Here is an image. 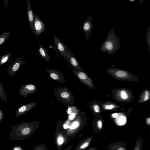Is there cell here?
I'll list each match as a JSON object with an SVG mask.
<instances>
[{"mask_svg": "<svg viewBox=\"0 0 150 150\" xmlns=\"http://www.w3.org/2000/svg\"><path fill=\"white\" fill-rule=\"evenodd\" d=\"M102 108L104 110H112L119 108L120 106L111 102L107 101L103 103Z\"/></svg>", "mask_w": 150, "mask_h": 150, "instance_id": "7402d4cb", "label": "cell"}, {"mask_svg": "<svg viewBox=\"0 0 150 150\" xmlns=\"http://www.w3.org/2000/svg\"><path fill=\"white\" fill-rule=\"evenodd\" d=\"M26 62L23 60L21 57L16 59L11 63L8 67L7 71L9 75L13 77L15 73L20 68L21 66Z\"/></svg>", "mask_w": 150, "mask_h": 150, "instance_id": "ba28073f", "label": "cell"}, {"mask_svg": "<svg viewBox=\"0 0 150 150\" xmlns=\"http://www.w3.org/2000/svg\"><path fill=\"white\" fill-rule=\"evenodd\" d=\"M67 56L68 58L67 62L71 67L83 70L80 65L79 63L76 58L74 55L69 49V47L65 45Z\"/></svg>", "mask_w": 150, "mask_h": 150, "instance_id": "5bb4252c", "label": "cell"}, {"mask_svg": "<svg viewBox=\"0 0 150 150\" xmlns=\"http://www.w3.org/2000/svg\"><path fill=\"white\" fill-rule=\"evenodd\" d=\"M10 34L9 31L4 32L0 35V47L3 45L9 38Z\"/></svg>", "mask_w": 150, "mask_h": 150, "instance_id": "603a6c76", "label": "cell"}, {"mask_svg": "<svg viewBox=\"0 0 150 150\" xmlns=\"http://www.w3.org/2000/svg\"><path fill=\"white\" fill-rule=\"evenodd\" d=\"M122 142L114 143L109 145V150H127L125 143H122Z\"/></svg>", "mask_w": 150, "mask_h": 150, "instance_id": "44dd1931", "label": "cell"}, {"mask_svg": "<svg viewBox=\"0 0 150 150\" xmlns=\"http://www.w3.org/2000/svg\"><path fill=\"white\" fill-rule=\"evenodd\" d=\"M12 54V53L10 52L3 56L0 59V66L6 63L11 58Z\"/></svg>", "mask_w": 150, "mask_h": 150, "instance_id": "484cf974", "label": "cell"}, {"mask_svg": "<svg viewBox=\"0 0 150 150\" xmlns=\"http://www.w3.org/2000/svg\"><path fill=\"white\" fill-rule=\"evenodd\" d=\"M50 77L53 80L62 83H64L66 81L65 76L62 74L55 69H45Z\"/></svg>", "mask_w": 150, "mask_h": 150, "instance_id": "7c38bea8", "label": "cell"}, {"mask_svg": "<svg viewBox=\"0 0 150 150\" xmlns=\"http://www.w3.org/2000/svg\"><path fill=\"white\" fill-rule=\"evenodd\" d=\"M33 13L34 16V31L35 35L38 39V37L42 33H45V25L33 11Z\"/></svg>", "mask_w": 150, "mask_h": 150, "instance_id": "9c48e42d", "label": "cell"}, {"mask_svg": "<svg viewBox=\"0 0 150 150\" xmlns=\"http://www.w3.org/2000/svg\"><path fill=\"white\" fill-rule=\"evenodd\" d=\"M55 143L58 150L62 149L69 141L70 137L61 132H57L54 135Z\"/></svg>", "mask_w": 150, "mask_h": 150, "instance_id": "30bf717a", "label": "cell"}, {"mask_svg": "<svg viewBox=\"0 0 150 150\" xmlns=\"http://www.w3.org/2000/svg\"><path fill=\"white\" fill-rule=\"evenodd\" d=\"M146 41L147 44V48L150 53V26L148 27L145 35Z\"/></svg>", "mask_w": 150, "mask_h": 150, "instance_id": "4316f807", "label": "cell"}, {"mask_svg": "<svg viewBox=\"0 0 150 150\" xmlns=\"http://www.w3.org/2000/svg\"><path fill=\"white\" fill-rule=\"evenodd\" d=\"M79 111L78 109H77L76 107L73 106V107H69V108L68 109L67 112L68 114H70L72 113H77Z\"/></svg>", "mask_w": 150, "mask_h": 150, "instance_id": "f546056e", "label": "cell"}, {"mask_svg": "<svg viewBox=\"0 0 150 150\" xmlns=\"http://www.w3.org/2000/svg\"><path fill=\"white\" fill-rule=\"evenodd\" d=\"M88 150H97L95 148L93 147H91L88 149Z\"/></svg>", "mask_w": 150, "mask_h": 150, "instance_id": "d590c367", "label": "cell"}, {"mask_svg": "<svg viewBox=\"0 0 150 150\" xmlns=\"http://www.w3.org/2000/svg\"><path fill=\"white\" fill-rule=\"evenodd\" d=\"M54 91L56 98L60 102L68 105L74 104L75 98L72 92L67 88L57 87Z\"/></svg>", "mask_w": 150, "mask_h": 150, "instance_id": "5b68a950", "label": "cell"}, {"mask_svg": "<svg viewBox=\"0 0 150 150\" xmlns=\"http://www.w3.org/2000/svg\"><path fill=\"white\" fill-rule=\"evenodd\" d=\"M128 1H130L133 2L135 1V0H128Z\"/></svg>", "mask_w": 150, "mask_h": 150, "instance_id": "74e56055", "label": "cell"}, {"mask_svg": "<svg viewBox=\"0 0 150 150\" xmlns=\"http://www.w3.org/2000/svg\"><path fill=\"white\" fill-rule=\"evenodd\" d=\"M33 150H48L46 146L44 144H40L35 146Z\"/></svg>", "mask_w": 150, "mask_h": 150, "instance_id": "f1b7e54d", "label": "cell"}, {"mask_svg": "<svg viewBox=\"0 0 150 150\" xmlns=\"http://www.w3.org/2000/svg\"><path fill=\"white\" fill-rule=\"evenodd\" d=\"M150 99V92L149 90L145 89L143 90L140 96V99L137 103H142L146 102Z\"/></svg>", "mask_w": 150, "mask_h": 150, "instance_id": "ffe728a7", "label": "cell"}, {"mask_svg": "<svg viewBox=\"0 0 150 150\" xmlns=\"http://www.w3.org/2000/svg\"><path fill=\"white\" fill-rule=\"evenodd\" d=\"M78 113H72L70 114V115L69 116V120L68 121L70 122V121H72L75 118Z\"/></svg>", "mask_w": 150, "mask_h": 150, "instance_id": "1f68e13d", "label": "cell"}, {"mask_svg": "<svg viewBox=\"0 0 150 150\" xmlns=\"http://www.w3.org/2000/svg\"><path fill=\"white\" fill-rule=\"evenodd\" d=\"M120 41L119 36L117 35L113 28L109 30L106 40L101 46V52H106L113 56L120 48Z\"/></svg>", "mask_w": 150, "mask_h": 150, "instance_id": "7a4b0ae2", "label": "cell"}, {"mask_svg": "<svg viewBox=\"0 0 150 150\" xmlns=\"http://www.w3.org/2000/svg\"><path fill=\"white\" fill-rule=\"evenodd\" d=\"M146 123L149 126L150 125V118L148 117L146 119Z\"/></svg>", "mask_w": 150, "mask_h": 150, "instance_id": "836d02e7", "label": "cell"}, {"mask_svg": "<svg viewBox=\"0 0 150 150\" xmlns=\"http://www.w3.org/2000/svg\"><path fill=\"white\" fill-rule=\"evenodd\" d=\"M38 90L36 85L33 83L22 86L19 90V95L23 97H26L29 94L35 93Z\"/></svg>", "mask_w": 150, "mask_h": 150, "instance_id": "8fae6325", "label": "cell"}, {"mask_svg": "<svg viewBox=\"0 0 150 150\" xmlns=\"http://www.w3.org/2000/svg\"><path fill=\"white\" fill-rule=\"evenodd\" d=\"M103 122L101 119H99L97 122L96 126L97 129L100 130H101L103 127Z\"/></svg>", "mask_w": 150, "mask_h": 150, "instance_id": "4dcf8cb0", "label": "cell"}, {"mask_svg": "<svg viewBox=\"0 0 150 150\" xmlns=\"http://www.w3.org/2000/svg\"><path fill=\"white\" fill-rule=\"evenodd\" d=\"M106 71L111 76L118 80L139 81V79L136 76L124 69L112 68L108 69Z\"/></svg>", "mask_w": 150, "mask_h": 150, "instance_id": "277c9868", "label": "cell"}, {"mask_svg": "<svg viewBox=\"0 0 150 150\" xmlns=\"http://www.w3.org/2000/svg\"><path fill=\"white\" fill-rule=\"evenodd\" d=\"M53 36L54 44L58 51L60 55L67 61L68 59L67 56L65 44L55 35H53Z\"/></svg>", "mask_w": 150, "mask_h": 150, "instance_id": "2e32d148", "label": "cell"}, {"mask_svg": "<svg viewBox=\"0 0 150 150\" xmlns=\"http://www.w3.org/2000/svg\"><path fill=\"white\" fill-rule=\"evenodd\" d=\"M115 90L113 93V97L116 101L124 102L132 101L133 96L130 90L123 88H119Z\"/></svg>", "mask_w": 150, "mask_h": 150, "instance_id": "8992f818", "label": "cell"}, {"mask_svg": "<svg viewBox=\"0 0 150 150\" xmlns=\"http://www.w3.org/2000/svg\"><path fill=\"white\" fill-rule=\"evenodd\" d=\"M0 98L6 103H8V98L3 85L0 80Z\"/></svg>", "mask_w": 150, "mask_h": 150, "instance_id": "cb8c5ba5", "label": "cell"}, {"mask_svg": "<svg viewBox=\"0 0 150 150\" xmlns=\"http://www.w3.org/2000/svg\"><path fill=\"white\" fill-rule=\"evenodd\" d=\"M38 53L39 56L42 59L47 62H50V56L46 49L40 42L39 39Z\"/></svg>", "mask_w": 150, "mask_h": 150, "instance_id": "d6986e66", "label": "cell"}, {"mask_svg": "<svg viewBox=\"0 0 150 150\" xmlns=\"http://www.w3.org/2000/svg\"><path fill=\"white\" fill-rule=\"evenodd\" d=\"M93 137L85 138L81 140L77 144L75 150H83L87 147L90 144Z\"/></svg>", "mask_w": 150, "mask_h": 150, "instance_id": "ac0fdd59", "label": "cell"}, {"mask_svg": "<svg viewBox=\"0 0 150 150\" xmlns=\"http://www.w3.org/2000/svg\"><path fill=\"white\" fill-rule=\"evenodd\" d=\"M39 122H24L12 126L8 138L14 140H23L32 136L39 127Z\"/></svg>", "mask_w": 150, "mask_h": 150, "instance_id": "6da1fadb", "label": "cell"}, {"mask_svg": "<svg viewBox=\"0 0 150 150\" xmlns=\"http://www.w3.org/2000/svg\"><path fill=\"white\" fill-rule=\"evenodd\" d=\"M27 11L28 14V23L31 30L35 35L34 28V16L30 0H27Z\"/></svg>", "mask_w": 150, "mask_h": 150, "instance_id": "e0dca14e", "label": "cell"}, {"mask_svg": "<svg viewBox=\"0 0 150 150\" xmlns=\"http://www.w3.org/2000/svg\"><path fill=\"white\" fill-rule=\"evenodd\" d=\"M144 1H145V0H139V3H140V4H142V3Z\"/></svg>", "mask_w": 150, "mask_h": 150, "instance_id": "8d00e7d4", "label": "cell"}, {"mask_svg": "<svg viewBox=\"0 0 150 150\" xmlns=\"http://www.w3.org/2000/svg\"><path fill=\"white\" fill-rule=\"evenodd\" d=\"M92 16L89 15L84 21L83 26V30L86 40H88L91 35L93 28Z\"/></svg>", "mask_w": 150, "mask_h": 150, "instance_id": "4fadbf2b", "label": "cell"}, {"mask_svg": "<svg viewBox=\"0 0 150 150\" xmlns=\"http://www.w3.org/2000/svg\"><path fill=\"white\" fill-rule=\"evenodd\" d=\"M71 67L74 74L82 83L89 89H95L93 80L85 73L84 70L71 66Z\"/></svg>", "mask_w": 150, "mask_h": 150, "instance_id": "52a82bcc", "label": "cell"}, {"mask_svg": "<svg viewBox=\"0 0 150 150\" xmlns=\"http://www.w3.org/2000/svg\"><path fill=\"white\" fill-rule=\"evenodd\" d=\"M4 117V114L2 110H0V122L3 120Z\"/></svg>", "mask_w": 150, "mask_h": 150, "instance_id": "d6a6232c", "label": "cell"}, {"mask_svg": "<svg viewBox=\"0 0 150 150\" xmlns=\"http://www.w3.org/2000/svg\"><path fill=\"white\" fill-rule=\"evenodd\" d=\"M38 102H32L23 105L19 108L16 111V117H19L34 108Z\"/></svg>", "mask_w": 150, "mask_h": 150, "instance_id": "9a60e30c", "label": "cell"}, {"mask_svg": "<svg viewBox=\"0 0 150 150\" xmlns=\"http://www.w3.org/2000/svg\"><path fill=\"white\" fill-rule=\"evenodd\" d=\"M86 123V118L82 112L80 110L70 123L65 134L69 137L74 136L84 127Z\"/></svg>", "mask_w": 150, "mask_h": 150, "instance_id": "3957f363", "label": "cell"}, {"mask_svg": "<svg viewBox=\"0 0 150 150\" xmlns=\"http://www.w3.org/2000/svg\"><path fill=\"white\" fill-rule=\"evenodd\" d=\"M74 145V144H72V145H71L69 147L67 148H66V149H64V150H71V149L72 148V147Z\"/></svg>", "mask_w": 150, "mask_h": 150, "instance_id": "e575fe53", "label": "cell"}, {"mask_svg": "<svg viewBox=\"0 0 150 150\" xmlns=\"http://www.w3.org/2000/svg\"><path fill=\"white\" fill-rule=\"evenodd\" d=\"M91 109L94 114H98L100 113V107L99 105L96 103L89 104Z\"/></svg>", "mask_w": 150, "mask_h": 150, "instance_id": "d4e9b609", "label": "cell"}, {"mask_svg": "<svg viewBox=\"0 0 150 150\" xmlns=\"http://www.w3.org/2000/svg\"><path fill=\"white\" fill-rule=\"evenodd\" d=\"M143 141L142 138L137 139L134 150H141Z\"/></svg>", "mask_w": 150, "mask_h": 150, "instance_id": "83f0119b", "label": "cell"}]
</instances>
